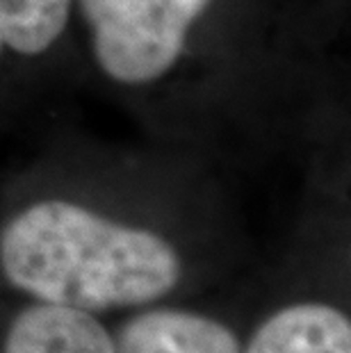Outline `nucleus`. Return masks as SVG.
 Listing matches in <instances>:
<instances>
[{"instance_id":"obj_5","label":"nucleus","mask_w":351,"mask_h":353,"mask_svg":"<svg viewBox=\"0 0 351 353\" xmlns=\"http://www.w3.org/2000/svg\"><path fill=\"white\" fill-rule=\"evenodd\" d=\"M117 353H240L237 337L205 314L146 310L119 330Z\"/></svg>"},{"instance_id":"obj_1","label":"nucleus","mask_w":351,"mask_h":353,"mask_svg":"<svg viewBox=\"0 0 351 353\" xmlns=\"http://www.w3.org/2000/svg\"><path fill=\"white\" fill-rule=\"evenodd\" d=\"M340 0H76V71L160 148H272L308 130Z\"/></svg>"},{"instance_id":"obj_2","label":"nucleus","mask_w":351,"mask_h":353,"mask_svg":"<svg viewBox=\"0 0 351 353\" xmlns=\"http://www.w3.org/2000/svg\"><path fill=\"white\" fill-rule=\"evenodd\" d=\"M0 272L32 301L103 312L160 301L181 285L185 265L160 230L46 196L0 228Z\"/></svg>"},{"instance_id":"obj_3","label":"nucleus","mask_w":351,"mask_h":353,"mask_svg":"<svg viewBox=\"0 0 351 353\" xmlns=\"http://www.w3.org/2000/svg\"><path fill=\"white\" fill-rule=\"evenodd\" d=\"M76 0H0V110L76 71Z\"/></svg>"},{"instance_id":"obj_4","label":"nucleus","mask_w":351,"mask_h":353,"mask_svg":"<svg viewBox=\"0 0 351 353\" xmlns=\"http://www.w3.org/2000/svg\"><path fill=\"white\" fill-rule=\"evenodd\" d=\"M3 353H117L94 312L34 301L14 317Z\"/></svg>"},{"instance_id":"obj_6","label":"nucleus","mask_w":351,"mask_h":353,"mask_svg":"<svg viewBox=\"0 0 351 353\" xmlns=\"http://www.w3.org/2000/svg\"><path fill=\"white\" fill-rule=\"evenodd\" d=\"M246 353H351V321L328 303H294L274 312Z\"/></svg>"}]
</instances>
